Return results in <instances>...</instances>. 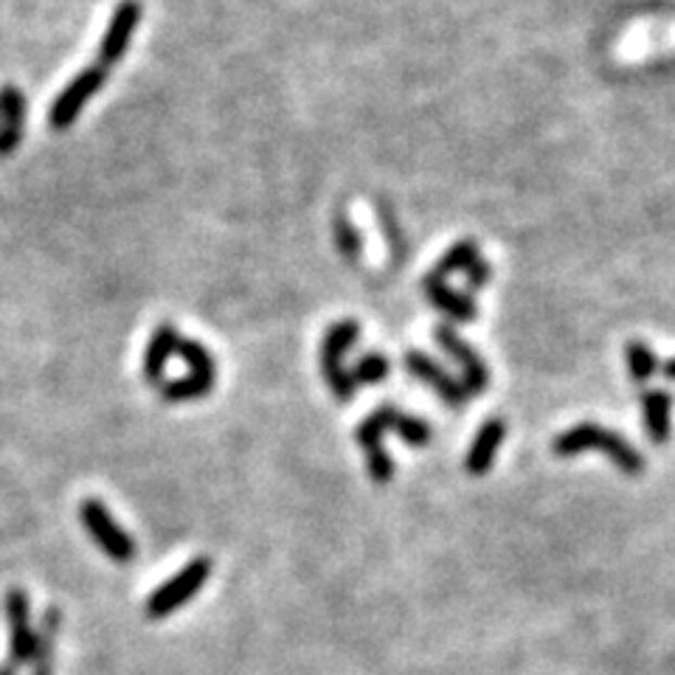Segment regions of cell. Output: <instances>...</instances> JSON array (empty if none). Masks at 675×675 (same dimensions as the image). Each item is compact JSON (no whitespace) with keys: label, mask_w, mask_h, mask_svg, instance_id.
Here are the masks:
<instances>
[{"label":"cell","mask_w":675,"mask_h":675,"mask_svg":"<svg viewBox=\"0 0 675 675\" xmlns=\"http://www.w3.org/2000/svg\"><path fill=\"white\" fill-rule=\"evenodd\" d=\"M591 448L606 454L625 475H641V470H645V459L639 456V450H634L620 434H613L597 422H580V425L569 428L565 434H560L551 445V450L558 456H577Z\"/></svg>","instance_id":"6da1fadb"},{"label":"cell","mask_w":675,"mask_h":675,"mask_svg":"<svg viewBox=\"0 0 675 675\" xmlns=\"http://www.w3.org/2000/svg\"><path fill=\"white\" fill-rule=\"evenodd\" d=\"M175 355H180V360H187L189 374L187 378L164 383V386H161V397H164L166 403H187L212 394L214 380H217V366H214L212 352H208L201 341L180 335Z\"/></svg>","instance_id":"7a4b0ae2"},{"label":"cell","mask_w":675,"mask_h":675,"mask_svg":"<svg viewBox=\"0 0 675 675\" xmlns=\"http://www.w3.org/2000/svg\"><path fill=\"white\" fill-rule=\"evenodd\" d=\"M208 577H212V558H194L175 577L166 580L158 591H152L144 608L147 620H164V616H169V613L187 606L194 594L206 586Z\"/></svg>","instance_id":"3957f363"},{"label":"cell","mask_w":675,"mask_h":675,"mask_svg":"<svg viewBox=\"0 0 675 675\" xmlns=\"http://www.w3.org/2000/svg\"><path fill=\"white\" fill-rule=\"evenodd\" d=\"M360 335V327L358 321H338L327 330L324 341H321V374H324L327 386L330 392L335 394L338 400H349L352 394H355V386H352L349 372L344 369V355L355 346Z\"/></svg>","instance_id":"277c9868"},{"label":"cell","mask_w":675,"mask_h":675,"mask_svg":"<svg viewBox=\"0 0 675 675\" xmlns=\"http://www.w3.org/2000/svg\"><path fill=\"white\" fill-rule=\"evenodd\" d=\"M79 521H82L85 532L93 538V544H97L107 558L116 560V563H130V560L138 555L136 540L113 521L107 507H104L102 501H97V498H85V501L79 504Z\"/></svg>","instance_id":"5b68a950"},{"label":"cell","mask_w":675,"mask_h":675,"mask_svg":"<svg viewBox=\"0 0 675 675\" xmlns=\"http://www.w3.org/2000/svg\"><path fill=\"white\" fill-rule=\"evenodd\" d=\"M104 79H107V71L97 68V65H88V68L79 71V74L60 90V97L54 99V104H51L49 113L51 127H54V130H68L76 118H79L85 104L97 97L99 88L104 85Z\"/></svg>","instance_id":"8992f818"},{"label":"cell","mask_w":675,"mask_h":675,"mask_svg":"<svg viewBox=\"0 0 675 675\" xmlns=\"http://www.w3.org/2000/svg\"><path fill=\"white\" fill-rule=\"evenodd\" d=\"M141 0H122L118 9L113 12L111 23H107V31H104L102 42L97 49V60L93 65L111 74L113 65L127 54V46H130V37L136 35L138 23H141Z\"/></svg>","instance_id":"52a82bcc"},{"label":"cell","mask_w":675,"mask_h":675,"mask_svg":"<svg viewBox=\"0 0 675 675\" xmlns=\"http://www.w3.org/2000/svg\"><path fill=\"white\" fill-rule=\"evenodd\" d=\"M7 620H9V664L21 670L23 664H31L35 655V627L28 616V594L23 588H9L7 600Z\"/></svg>","instance_id":"ba28073f"},{"label":"cell","mask_w":675,"mask_h":675,"mask_svg":"<svg viewBox=\"0 0 675 675\" xmlns=\"http://www.w3.org/2000/svg\"><path fill=\"white\" fill-rule=\"evenodd\" d=\"M434 335H436V341H440L442 349L448 352L450 358L459 364V369H462V380H459V383L464 386V392L482 394L489 383V372H487V366H484L482 355H479V352H475L473 346H470L468 341H464V338L454 330V327L440 324L434 330Z\"/></svg>","instance_id":"9c48e42d"},{"label":"cell","mask_w":675,"mask_h":675,"mask_svg":"<svg viewBox=\"0 0 675 675\" xmlns=\"http://www.w3.org/2000/svg\"><path fill=\"white\" fill-rule=\"evenodd\" d=\"M406 369L413 374L417 380H422L425 386L434 389L436 394H440L442 400L448 403V406L454 408H462V403L468 400L470 394L464 392V386L459 383V380L450 378L445 369H442L436 360H431L428 355H422V352H408L406 355Z\"/></svg>","instance_id":"30bf717a"},{"label":"cell","mask_w":675,"mask_h":675,"mask_svg":"<svg viewBox=\"0 0 675 675\" xmlns=\"http://www.w3.org/2000/svg\"><path fill=\"white\" fill-rule=\"evenodd\" d=\"M26 130V97L21 88H0V158H7L21 144Z\"/></svg>","instance_id":"8fae6325"},{"label":"cell","mask_w":675,"mask_h":675,"mask_svg":"<svg viewBox=\"0 0 675 675\" xmlns=\"http://www.w3.org/2000/svg\"><path fill=\"white\" fill-rule=\"evenodd\" d=\"M178 341H180V332L175 330L173 324L155 327V332H152L150 344H147V352H144V378L150 386H155V389L164 386L166 364H169V358H173L175 349H178Z\"/></svg>","instance_id":"7c38bea8"},{"label":"cell","mask_w":675,"mask_h":675,"mask_svg":"<svg viewBox=\"0 0 675 675\" xmlns=\"http://www.w3.org/2000/svg\"><path fill=\"white\" fill-rule=\"evenodd\" d=\"M504 436H507V422L504 420L484 422L482 431L475 434L473 445H470L468 462H464V468H468L470 475H484L489 468H493L498 448H501Z\"/></svg>","instance_id":"4fadbf2b"},{"label":"cell","mask_w":675,"mask_h":675,"mask_svg":"<svg viewBox=\"0 0 675 675\" xmlns=\"http://www.w3.org/2000/svg\"><path fill=\"white\" fill-rule=\"evenodd\" d=\"M60 627H63L60 608H46V613L40 616V625L35 631V655H31L35 670H31V675H54V648Z\"/></svg>","instance_id":"5bb4252c"},{"label":"cell","mask_w":675,"mask_h":675,"mask_svg":"<svg viewBox=\"0 0 675 675\" xmlns=\"http://www.w3.org/2000/svg\"><path fill=\"white\" fill-rule=\"evenodd\" d=\"M422 288H425L428 302L434 304L436 310H442L445 316L454 318V321H475V313H479V307H475L473 298L464 296V293H456L454 288H448V284H445V279H440V276L431 273L425 282H422Z\"/></svg>","instance_id":"9a60e30c"},{"label":"cell","mask_w":675,"mask_h":675,"mask_svg":"<svg viewBox=\"0 0 675 675\" xmlns=\"http://www.w3.org/2000/svg\"><path fill=\"white\" fill-rule=\"evenodd\" d=\"M670 408H673V400L662 389L641 392V417H645V431H648L650 442H667Z\"/></svg>","instance_id":"2e32d148"},{"label":"cell","mask_w":675,"mask_h":675,"mask_svg":"<svg viewBox=\"0 0 675 675\" xmlns=\"http://www.w3.org/2000/svg\"><path fill=\"white\" fill-rule=\"evenodd\" d=\"M397 417H400V411H397V406H394V403H383L380 408H374V411L369 413L364 422H360L358 431H355L360 448H364L366 454H369V450H374V448H380V445H383V436H386L389 431H394V422H397Z\"/></svg>","instance_id":"e0dca14e"},{"label":"cell","mask_w":675,"mask_h":675,"mask_svg":"<svg viewBox=\"0 0 675 675\" xmlns=\"http://www.w3.org/2000/svg\"><path fill=\"white\" fill-rule=\"evenodd\" d=\"M625 364L634 383H645V380H650L659 372V358H655V352L645 341H631L625 346Z\"/></svg>","instance_id":"ac0fdd59"},{"label":"cell","mask_w":675,"mask_h":675,"mask_svg":"<svg viewBox=\"0 0 675 675\" xmlns=\"http://www.w3.org/2000/svg\"><path fill=\"white\" fill-rule=\"evenodd\" d=\"M332 234H335V249L338 254L344 256L346 263H358L360 254H364V237L346 214H335L332 220Z\"/></svg>","instance_id":"d6986e66"},{"label":"cell","mask_w":675,"mask_h":675,"mask_svg":"<svg viewBox=\"0 0 675 675\" xmlns=\"http://www.w3.org/2000/svg\"><path fill=\"white\" fill-rule=\"evenodd\" d=\"M389 372H392V364H389L386 355L369 352V355H364V358L355 364V369L349 372V380L355 389L374 386V383H380L383 378H389Z\"/></svg>","instance_id":"ffe728a7"},{"label":"cell","mask_w":675,"mask_h":675,"mask_svg":"<svg viewBox=\"0 0 675 675\" xmlns=\"http://www.w3.org/2000/svg\"><path fill=\"white\" fill-rule=\"evenodd\" d=\"M479 259V245H475V240H462V242H456L454 249H448V254L442 256L440 265H436L434 276H440V279H445L448 273H459V270H468L470 265Z\"/></svg>","instance_id":"44dd1931"},{"label":"cell","mask_w":675,"mask_h":675,"mask_svg":"<svg viewBox=\"0 0 675 675\" xmlns=\"http://www.w3.org/2000/svg\"><path fill=\"white\" fill-rule=\"evenodd\" d=\"M394 431L403 436V440L408 442V445H413V448H422V445H428L431 442V436H434V431H431V425L428 422H422L420 417H397V422H394Z\"/></svg>","instance_id":"7402d4cb"},{"label":"cell","mask_w":675,"mask_h":675,"mask_svg":"<svg viewBox=\"0 0 675 675\" xmlns=\"http://www.w3.org/2000/svg\"><path fill=\"white\" fill-rule=\"evenodd\" d=\"M366 464H369V475H372L374 484H389V482H392L394 462H392V456L386 454V448H383V445L366 454Z\"/></svg>","instance_id":"603a6c76"},{"label":"cell","mask_w":675,"mask_h":675,"mask_svg":"<svg viewBox=\"0 0 675 675\" xmlns=\"http://www.w3.org/2000/svg\"><path fill=\"white\" fill-rule=\"evenodd\" d=\"M464 276H468V288L470 290H479V288H484V284L489 282V276H493V270H489V265L484 263L482 256H479V259H475V263L470 265L468 270H464Z\"/></svg>","instance_id":"cb8c5ba5"},{"label":"cell","mask_w":675,"mask_h":675,"mask_svg":"<svg viewBox=\"0 0 675 675\" xmlns=\"http://www.w3.org/2000/svg\"><path fill=\"white\" fill-rule=\"evenodd\" d=\"M662 374L667 380H675V358H670V360H664V366H662Z\"/></svg>","instance_id":"d4e9b609"},{"label":"cell","mask_w":675,"mask_h":675,"mask_svg":"<svg viewBox=\"0 0 675 675\" xmlns=\"http://www.w3.org/2000/svg\"><path fill=\"white\" fill-rule=\"evenodd\" d=\"M17 673H21V670L14 667V664H9V662L0 664V675H17Z\"/></svg>","instance_id":"484cf974"}]
</instances>
